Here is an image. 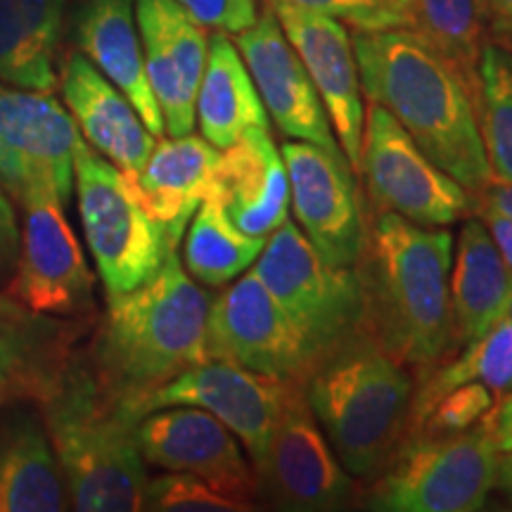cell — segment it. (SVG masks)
Listing matches in <instances>:
<instances>
[{
  "label": "cell",
  "mask_w": 512,
  "mask_h": 512,
  "mask_svg": "<svg viewBox=\"0 0 512 512\" xmlns=\"http://www.w3.org/2000/svg\"><path fill=\"white\" fill-rule=\"evenodd\" d=\"M361 88L413 143L479 197L494 181L479 131L477 93L465 76L411 29L356 31Z\"/></svg>",
  "instance_id": "obj_1"
},
{
  "label": "cell",
  "mask_w": 512,
  "mask_h": 512,
  "mask_svg": "<svg viewBox=\"0 0 512 512\" xmlns=\"http://www.w3.org/2000/svg\"><path fill=\"white\" fill-rule=\"evenodd\" d=\"M453 235L377 211L356 264L363 330L403 366L430 373L453 349Z\"/></svg>",
  "instance_id": "obj_2"
},
{
  "label": "cell",
  "mask_w": 512,
  "mask_h": 512,
  "mask_svg": "<svg viewBox=\"0 0 512 512\" xmlns=\"http://www.w3.org/2000/svg\"><path fill=\"white\" fill-rule=\"evenodd\" d=\"M211 299L192 280L176 249L136 290L110 297L91 351L105 387L140 418V403L207 358Z\"/></svg>",
  "instance_id": "obj_3"
},
{
  "label": "cell",
  "mask_w": 512,
  "mask_h": 512,
  "mask_svg": "<svg viewBox=\"0 0 512 512\" xmlns=\"http://www.w3.org/2000/svg\"><path fill=\"white\" fill-rule=\"evenodd\" d=\"M36 403L72 508L143 510L147 472L138 446L140 418L105 387L91 361L74 354Z\"/></svg>",
  "instance_id": "obj_4"
},
{
  "label": "cell",
  "mask_w": 512,
  "mask_h": 512,
  "mask_svg": "<svg viewBox=\"0 0 512 512\" xmlns=\"http://www.w3.org/2000/svg\"><path fill=\"white\" fill-rule=\"evenodd\" d=\"M304 394L351 477H375L406 437L413 406L408 366L366 330L318 358Z\"/></svg>",
  "instance_id": "obj_5"
},
{
  "label": "cell",
  "mask_w": 512,
  "mask_h": 512,
  "mask_svg": "<svg viewBox=\"0 0 512 512\" xmlns=\"http://www.w3.org/2000/svg\"><path fill=\"white\" fill-rule=\"evenodd\" d=\"M498 448L482 425L453 434H408L375 475L368 508L475 512L496 489Z\"/></svg>",
  "instance_id": "obj_6"
},
{
  "label": "cell",
  "mask_w": 512,
  "mask_h": 512,
  "mask_svg": "<svg viewBox=\"0 0 512 512\" xmlns=\"http://www.w3.org/2000/svg\"><path fill=\"white\" fill-rule=\"evenodd\" d=\"M74 183L83 235L107 299L145 285L174 247L147 214L131 176L81 136L74 150Z\"/></svg>",
  "instance_id": "obj_7"
},
{
  "label": "cell",
  "mask_w": 512,
  "mask_h": 512,
  "mask_svg": "<svg viewBox=\"0 0 512 512\" xmlns=\"http://www.w3.org/2000/svg\"><path fill=\"white\" fill-rule=\"evenodd\" d=\"M252 273L318 358L363 330V297L356 266H335L306 240L294 221H283L266 240Z\"/></svg>",
  "instance_id": "obj_8"
},
{
  "label": "cell",
  "mask_w": 512,
  "mask_h": 512,
  "mask_svg": "<svg viewBox=\"0 0 512 512\" xmlns=\"http://www.w3.org/2000/svg\"><path fill=\"white\" fill-rule=\"evenodd\" d=\"M377 211L425 228H446L477 209V197L432 162L384 107L370 102L361 174Z\"/></svg>",
  "instance_id": "obj_9"
},
{
  "label": "cell",
  "mask_w": 512,
  "mask_h": 512,
  "mask_svg": "<svg viewBox=\"0 0 512 512\" xmlns=\"http://www.w3.org/2000/svg\"><path fill=\"white\" fill-rule=\"evenodd\" d=\"M81 138L72 112L53 93L0 83V188L22 207L74 192V150Z\"/></svg>",
  "instance_id": "obj_10"
},
{
  "label": "cell",
  "mask_w": 512,
  "mask_h": 512,
  "mask_svg": "<svg viewBox=\"0 0 512 512\" xmlns=\"http://www.w3.org/2000/svg\"><path fill=\"white\" fill-rule=\"evenodd\" d=\"M254 470L259 494L283 510H344L356 496L354 477L320 430L302 382L290 384L266 456Z\"/></svg>",
  "instance_id": "obj_11"
},
{
  "label": "cell",
  "mask_w": 512,
  "mask_h": 512,
  "mask_svg": "<svg viewBox=\"0 0 512 512\" xmlns=\"http://www.w3.org/2000/svg\"><path fill=\"white\" fill-rule=\"evenodd\" d=\"M207 358L302 384L313 368L304 337L254 273L235 278L211 302Z\"/></svg>",
  "instance_id": "obj_12"
},
{
  "label": "cell",
  "mask_w": 512,
  "mask_h": 512,
  "mask_svg": "<svg viewBox=\"0 0 512 512\" xmlns=\"http://www.w3.org/2000/svg\"><path fill=\"white\" fill-rule=\"evenodd\" d=\"M138 446L145 465L166 472H188L230 501L254 510L259 479L240 439L195 406L159 408L140 418Z\"/></svg>",
  "instance_id": "obj_13"
},
{
  "label": "cell",
  "mask_w": 512,
  "mask_h": 512,
  "mask_svg": "<svg viewBox=\"0 0 512 512\" xmlns=\"http://www.w3.org/2000/svg\"><path fill=\"white\" fill-rule=\"evenodd\" d=\"M290 384L223 361H204L162 384L140 403V418L159 408L195 406L221 420L256 467L264 460Z\"/></svg>",
  "instance_id": "obj_14"
},
{
  "label": "cell",
  "mask_w": 512,
  "mask_h": 512,
  "mask_svg": "<svg viewBox=\"0 0 512 512\" xmlns=\"http://www.w3.org/2000/svg\"><path fill=\"white\" fill-rule=\"evenodd\" d=\"M280 155L299 230L330 264L354 268L366 245L368 223L349 162L302 140H287Z\"/></svg>",
  "instance_id": "obj_15"
},
{
  "label": "cell",
  "mask_w": 512,
  "mask_h": 512,
  "mask_svg": "<svg viewBox=\"0 0 512 512\" xmlns=\"http://www.w3.org/2000/svg\"><path fill=\"white\" fill-rule=\"evenodd\" d=\"M22 209L24 226L12 294L46 316H86L93 309L95 278L64 219V207L55 197H34Z\"/></svg>",
  "instance_id": "obj_16"
},
{
  "label": "cell",
  "mask_w": 512,
  "mask_h": 512,
  "mask_svg": "<svg viewBox=\"0 0 512 512\" xmlns=\"http://www.w3.org/2000/svg\"><path fill=\"white\" fill-rule=\"evenodd\" d=\"M264 3L278 17L287 41L304 62L349 166L361 174L366 110H363L361 76H358L349 31L339 19L320 12L297 8L283 0H264Z\"/></svg>",
  "instance_id": "obj_17"
},
{
  "label": "cell",
  "mask_w": 512,
  "mask_h": 512,
  "mask_svg": "<svg viewBox=\"0 0 512 512\" xmlns=\"http://www.w3.org/2000/svg\"><path fill=\"white\" fill-rule=\"evenodd\" d=\"M235 46L252 74L266 112L271 114L280 133L292 140L318 145L332 157L347 159L304 62L287 41L268 3L252 27L240 31Z\"/></svg>",
  "instance_id": "obj_18"
},
{
  "label": "cell",
  "mask_w": 512,
  "mask_h": 512,
  "mask_svg": "<svg viewBox=\"0 0 512 512\" xmlns=\"http://www.w3.org/2000/svg\"><path fill=\"white\" fill-rule=\"evenodd\" d=\"M136 19L143 43L145 69L171 138L195 128V100L209 38L176 0H136Z\"/></svg>",
  "instance_id": "obj_19"
},
{
  "label": "cell",
  "mask_w": 512,
  "mask_h": 512,
  "mask_svg": "<svg viewBox=\"0 0 512 512\" xmlns=\"http://www.w3.org/2000/svg\"><path fill=\"white\" fill-rule=\"evenodd\" d=\"M60 88L83 140L124 174L136 176L155 150L157 136L131 100L83 53L67 57Z\"/></svg>",
  "instance_id": "obj_20"
},
{
  "label": "cell",
  "mask_w": 512,
  "mask_h": 512,
  "mask_svg": "<svg viewBox=\"0 0 512 512\" xmlns=\"http://www.w3.org/2000/svg\"><path fill=\"white\" fill-rule=\"evenodd\" d=\"M209 197L219 200L228 219L254 238H268L287 219L290 181L283 155L268 136V126L249 128L221 150Z\"/></svg>",
  "instance_id": "obj_21"
},
{
  "label": "cell",
  "mask_w": 512,
  "mask_h": 512,
  "mask_svg": "<svg viewBox=\"0 0 512 512\" xmlns=\"http://www.w3.org/2000/svg\"><path fill=\"white\" fill-rule=\"evenodd\" d=\"M79 330L0 294V408L41 399L76 354Z\"/></svg>",
  "instance_id": "obj_22"
},
{
  "label": "cell",
  "mask_w": 512,
  "mask_h": 512,
  "mask_svg": "<svg viewBox=\"0 0 512 512\" xmlns=\"http://www.w3.org/2000/svg\"><path fill=\"white\" fill-rule=\"evenodd\" d=\"M221 150L202 136H178L155 145L150 159L131 176L147 214L162 226L171 247H178L200 204L214 190Z\"/></svg>",
  "instance_id": "obj_23"
},
{
  "label": "cell",
  "mask_w": 512,
  "mask_h": 512,
  "mask_svg": "<svg viewBox=\"0 0 512 512\" xmlns=\"http://www.w3.org/2000/svg\"><path fill=\"white\" fill-rule=\"evenodd\" d=\"M81 53L131 100L145 126L164 136V119L147 79L133 0H81L76 15Z\"/></svg>",
  "instance_id": "obj_24"
},
{
  "label": "cell",
  "mask_w": 512,
  "mask_h": 512,
  "mask_svg": "<svg viewBox=\"0 0 512 512\" xmlns=\"http://www.w3.org/2000/svg\"><path fill=\"white\" fill-rule=\"evenodd\" d=\"M512 292V271L484 221L467 219L451 266L453 347L484 335L503 318Z\"/></svg>",
  "instance_id": "obj_25"
},
{
  "label": "cell",
  "mask_w": 512,
  "mask_h": 512,
  "mask_svg": "<svg viewBox=\"0 0 512 512\" xmlns=\"http://www.w3.org/2000/svg\"><path fill=\"white\" fill-rule=\"evenodd\" d=\"M69 491L43 420L15 413L0 425V512H62Z\"/></svg>",
  "instance_id": "obj_26"
},
{
  "label": "cell",
  "mask_w": 512,
  "mask_h": 512,
  "mask_svg": "<svg viewBox=\"0 0 512 512\" xmlns=\"http://www.w3.org/2000/svg\"><path fill=\"white\" fill-rule=\"evenodd\" d=\"M195 119L216 150H226L254 126H268V112L256 91L252 74L228 34L209 38L207 64L197 88Z\"/></svg>",
  "instance_id": "obj_27"
},
{
  "label": "cell",
  "mask_w": 512,
  "mask_h": 512,
  "mask_svg": "<svg viewBox=\"0 0 512 512\" xmlns=\"http://www.w3.org/2000/svg\"><path fill=\"white\" fill-rule=\"evenodd\" d=\"M406 19V29L425 38L446 57L479 102V60L489 34L486 0H396Z\"/></svg>",
  "instance_id": "obj_28"
},
{
  "label": "cell",
  "mask_w": 512,
  "mask_h": 512,
  "mask_svg": "<svg viewBox=\"0 0 512 512\" xmlns=\"http://www.w3.org/2000/svg\"><path fill=\"white\" fill-rule=\"evenodd\" d=\"M266 245V238L242 233L228 219L219 200L209 197L192 216V226L185 235L183 266L192 280L219 287L240 278Z\"/></svg>",
  "instance_id": "obj_29"
},
{
  "label": "cell",
  "mask_w": 512,
  "mask_h": 512,
  "mask_svg": "<svg viewBox=\"0 0 512 512\" xmlns=\"http://www.w3.org/2000/svg\"><path fill=\"white\" fill-rule=\"evenodd\" d=\"M479 382L498 396L512 392V320L503 316L484 335L463 344V351L448 363H439L413 394L411 420L425 411L439 394L458 384ZM408 420V422H411Z\"/></svg>",
  "instance_id": "obj_30"
},
{
  "label": "cell",
  "mask_w": 512,
  "mask_h": 512,
  "mask_svg": "<svg viewBox=\"0 0 512 512\" xmlns=\"http://www.w3.org/2000/svg\"><path fill=\"white\" fill-rule=\"evenodd\" d=\"M479 131L494 181L512 183V50L486 43L479 60Z\"/></svg>",
  "instance_id": "obj_31"
},
{
  "label": "cell",
  "mask_w": 512,
  "mask_h": 512,
  "mask_svg": "<svg viewBox=\"0 0 512 512\" xmlns=\"http://www.w3.org/2000/svg\"><path fill=\"white\" fill-rule=\"evenodd\" d=\"M53 57L38 41L19 0H0V83L55 93Z\"/></svg>",
  "instance_id": "obj_32"
},
{
  "label": "cell",
  "mask_w": 512,
  "mask_h": 512,
  "mask_svg": "<svg viewBox=\"0 0 512 512\" xmlns=\"http://www.w3.org/2000/svg\"><path fill=\"white\" fill-rule=\"evenodd\" d=\"M496 403V394L479 382L458 384L439 394L430 406L408 422V434H453L482 425Z\"/></svg>",
  "instance_id": "obj_33"
},
{
  "label": "cell",
  "mask_w": 512,
  "mask_h": 512,
  "mask_svg": "<svg viewBox=\"0 0 512 512\" xmlns=\"http://www.w3.org/2000/svg\"><path fill=\"white\" fill-rule=\"evenodd\" d=\"M143 510L152 512H247L245 505L230 501L202 479L188 472H166L147 477L143 489Z\"/></svg>",
  "instance_id": "obj_34"
},
{
  "label": "cell",
  "mask_w": 512,
  "mask_h": 512,
  "mask_svg": "<svg viewBox=\"0 0 512 512\" xmlns=\"http://www.w3.org/2000/svg\"><path fill=\"white\" fill-rule=\"evenodd\" d=\"M283 3L335 17L356 31L406 29V19L396 0H283Z\"/></svg>",
  "instance_id": "obj_35"
},
{
  "label": "cell",
  "mask_w": 512,
  "mask_h": 512,
  "mask_svg": "<svg viewBox=\"0 0 512 512\" xmlns=\"http://www.w3.org/2000/svg\"><path fill=\"white\" fill-rule=\"evenodd\" d=\"M188 15L204 29L235 34L252 27L259 17L256 0H176Z\"/></svg>",
  "instance_id": "obj_36"
},
{
  "label": "cell",
  "mask_w": 512,
  "mask_h": 512,
  "mask_svg": "<svg viewBox=\"0 0 512 512\" xmlns=\"http://www.w3.org/2000/svg\"><path fill=\"white\" fill-rule=\"evenodd\" d=\"M19 238H22V233H19L15 209H12L5 190L0 188V285L8 283L15 275Z\"/></svg>",
  "instance_id": "obj_37"
},
{
  "label": "cell",
  "mask_w": 512,
  "mask_h": 512,
  "mask_svg": "<svg viewBox=\"0 0 512 512\" xmlns=\"http://www.w3.org/2000/svg\"><path fill=\"white\" fill-rule=\"evenodd\" d=\"M484 427L494 439L498 453L512 451V392L498 396L494 408L484 418Z\"/></svg>",
  "instance_id": "obj_38"
},
{
  "label": "cell",
  "mask_w": 512,
  "mask_h": 512,
  "mask_svg": "<svg viewBox=\"0 0 512 512\" xmlns=\"http://www.w3.org/2000/svg\"><path fill=\"white\" fill-rule=\"evenodd\" d=\"M477 209L491 211V214H498L503 219L512 221V183L491 181L482 195L477 197Z\"/></svg>",
  "instance_id": "obj_39"
},
{
  "label": "cell",
  "mask_w": 512,
  "mask_h": 512,
  "mask_svg": "<svg viewBox=\"0 0 512 512\" xmlns=\"http://www.w3.org/2000/svg\"><path fill=\"white\" fill-rule=\"evenodd\" d=\"M489 29L498 46L512 50V0H486Z\"/></svg>",
  "instance_id": "obj_40"
},
{
  "label": "cell",
  "mask_w": 512,
  "mask_h": 512,
  "mask_svg": "<svg viewBox=\"0 0 512 512\" xmlns=\"http://www.w3.org/2000/svg\"><path fill=\"white\" fill-rule=\"evenodd\" d=\"M482 219L486 223V228H489L491 238H494L503 261L512 271V221L503 219V216L498 214H491V211H482Z\"/></svg>",
  "instance_id": "obj_41"
},
{
  "label": "cell",
  "mask_w": 512,
  "mask_h": 512,
  "mask_svg": "<svg viewBox=\"0 0 512 512\" xmlns=\"http://www.w3.org/2000/svg\"><path fill=\"white\" fill-rule=\"evenodd\" d=\"M496 489L503 491L512 501V451L498 456V470H496Z\"/></svg>",
  "instance_id": "obj_42"
},
{
  "label": "cell",
  "mask_w": 512,
  "mask_h": 512,
  "mask_svg": "<svg viewBox=\"0 0 512 512\" xmlns=\"http://www.w3.org/2000/svg\"><path fill=\"white\" fill-rule=\"evenodd\" d=\"M503 316H508L512 320V292H510V299H508V306H505V313Z\"/></svg>",
  "instance_id": "obj_43"
}]
</instances>
